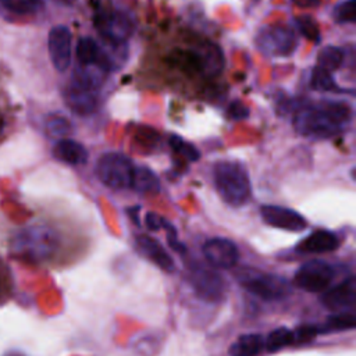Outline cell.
Wrapping results in <instances>:
<instances>
[{"label": "cell", "mask_w": 356, "mask_h": 356, "mask_svg": "<svg viewBox=\"0 0 356 356\" xmlns=\"http://www.w3.org/2000/svg\"><path fill=\"white\" fill-rule=\"evenodd\" d=\"M352 117L350 107L343 102H321L300 107L293 117L298 134L316 139H327L341 134Z\"/></svg>", "instance_id": "cell-1"}, {"label": "cell", "mask_w": 356, "mask_h": 356, "mask_svg": "<svg viewBox=\"0 0 356 356\" xmlns=\"http://www.w3.org/2000/svg\"><path fill=\"white\" fill-rule=\"evenodd\" d=\"M58 248L57 234L46 225H31L15 234L11 250L15 256L28 261H44Z\"/></svg>", "instance_id": "cell-2"}, {"label": "cell", "mask_w": 356, "mask_h": 356, "mask_svg": "<svg viewBox=\"0 0 356 356\" xmlns=\"http://www.w3.org/2000/svg\"><path fill=\"white\" fill-rule=\"evenodd\" d=\"M214 185L221 199L231 206H242L250 197V181L246 168L238 161H218L213 168Z\"/></svg>", "instance_id": "cell-3"}, {"label": "cell", "mask_w": 356, "mask_h": 356, "mask_svg": "<svg viewBox=\"0 0 356 356\" xmlns=\"http://www.w3.org/2000/svg\"><path fill=\"white\" fill-rule=\"evenodd\" d=\"M95 172L100 182L114 191L131 188L134 164L129 157L118 152H108L99 157Z\"/></svg>", "instance_id": "cell-4"}, {"label": "cell", "mask_w": 356, "mask_h": 356, "mask_svg": "<svg viewBox=\"0 0 356 356\" xmlns=\"http://www.w3.org/2000/svg\"><path fill=\"white\" fill-rule=\"evenodd\" d=\"M241 285L263 300H280L289 296L292 288L286 278L270 273H243Z\"/></svg>", "instance_id": "cell-5"}, {"label": "cell", "mask_w": 356, "mask_h": 356, "mask_svg": "<svg viewBox=\"0 0 356 356\" xmlns=\"http://www.w3.org/2000/svg\"><path fill=\"white\" fill-rule=\"evenodd\" d=\"M256 47L266 56L285 57L293 53L296 38L293 32L281 24L266 25L256 33Z\"/></svg>", "instance_id": "cell-6"}, {"label": "cell", "mask_w": 356, "mask_h": 356, "mask_svg": "<svg viewBox=\"0 0 356 356\" xmlns=\"http://www.w3.org/2000/svg\"><path fill=\"white\" fill-rule=\"evenodd\" d=\"M335 277L334 267L324 260H309L295 273L293 282L306 292H323Z\"/></svg>", "instance_id": "cell-7"}, {"label": "cell", "mask_w": 356, "mask_h": 356, "mask_svg": "<svg viewBox=\"0 0 356 356\" xmlns=\"http://www.w3.org/2000/svg\"><path fill=\"white\" fill-rule=\"evenodd\" d=\"M189 282L199 298L206 302H220L225 295V282L214 270L195 264L189 270Z\"/></svg>", "instance_id": "cell-8"}, {"label": "cell", "mask_w": 356, "mask_h": 356, "mask_svg": "<svg viewBox=\"0 0 356 356\" xmlns=\"http://www.w3.org/2000/svg\"><path fill=\"white\" fill-rule=\"evenodd\" d=\"M95 25L107 42L122 43L132 32V21L122 11H102Z\"/></svg>", "instance_id": "cell-9"}, {"label": "cell", "mask_w": 356, "mask_h": 356, "mask_svg": "<svg viewBox=\"0 0 356 356\" xmlns=\"http://www.w3.org/2000/svg\"><path fill=\"white\" fill-rule=\"evenodd\" d=\"M260 214L266 224L280 228V229H285V231H291V232H300L307 227L306 218L300 213H298L289 207L275 206V204H264L260 209Z\"/></svg>", "instance_id": "cell-10"}, {"label": "cell", "mask_w": 356, "mask_h": 356, "mask_svg": "<svg viewBox=\"0 0 356 356\" xmlns=\"http://www.w3.org/2000/svg\"><path fill=\"white\" fill-rule=\"evenodd\" d=\"M203 256L209 264L217 268H232L239 260L236 245L227 238H211L202 248Z\"/></svg>", "instance_id": "cell-11"}, {"label": "cell", "mask_w": 356, "mask_h": 356, "mask_svg": "<svg viewBox=\"0 0 356 356\" xmlns=\"http://www.w3.org/2000/svg\"><path fill=\"white\" fill-rule=\"evenodd\" d=\"M49 54L54 68L60 72L67 71L71 64V32L64 25H57L49 32Z\"/></svg>", "instance_id": "cell-12"}, {"label": "cell", "mask_w": 356, "mask_h": 356, "mask_svg": "<svg viewBox=\"0 0 356 356\" xmlns=\"http://www.w3.org/2000/svg\"><path fill=\"white\" fill-rule=\"evenodd\" d=\"M64 100L65 104L79 115L92 114L97 108V95L96 90L83 88L71 82L64 90Z\"/></svg>", "instance_id": "cell-13"}, {"label": "cell", "mask_w": 356, "mask_h": 356, "mask_svg": "<svg viewBox=\"0 0 356 356\" xmlns=\"http://www.w3.org/2000/svg\"><path fill=\"white\" fill-rule=\"evenodd\" d=\"M320 302L324 307L338 312L345 307H350L356 302V280L349 277L337 286L324 292L320 298Z\"/></svg>", "instance_id": "cell-14"}, {"label": "cell", "mask_w": 356, "mask_h": 356, "mask_svg": "<svg viewBox=\"0 0 356 356\" xmlns=\"http://www.w3.org/2000/svg\"><path fill=\"white\" fill-rule=\"evenodd\" d=\"M189 58L193 61L195 67L210 76L220 74L224 68L222 51L213 43L200 44L196 50L189 53Z\"/></svg>", "instance_id": "cell-15"}, {"label": "cell", "mask_w": 356, "mask_h": 356, "mask_svg": "<svg viewBox=\"0 0 356 356\" xmlns=\"http://www.w3.org/2000/svg\"><path fill=\"white\" fill-rule=\"evenodd\" d=\"M139 250L149 259L152 260L156 266H159L161 270L167 273H172L175 270V264L172 257L167 253V250L149 235H136L135 239Z\"/></svg>", "instance_id": "cell-16"}, {"label": "cell", "mask_w": 356, "mask_h": 356, "mask_svg": "<svg viewBox=\"0 0 356 356\" xmlns=\"http://www.w3.org/2000/svg\"><path fill=\"white\" fill-rule=\"evenodd\" d=\"M339 246L338 236L325 229H317L306 236L299 245L298 252L302 253H325L332 252Z\"/></svg>", "instance_id": "cell-17"}, {"label": "cell", "mask_w": 356, "mask_h": 356, "mask_svg": "<svg viewBox=\"0 0 356 356\" xmlns=\"http://www.w3.org/2000/svg\"><path fill=\"white\" fill-rule=\"evenodd\" d=\"M53 156L67 164L81 165L88 160V150L76 140L63 138L53 147Z\"/></svg>", "instance_id": "cell-18"}, {"label": "cell", "mask_w": 356, "mask_h": 356, "mask_svg": "<svg viewBox=\"0 0 356 356\" xmlns=\"http://www.w3.org/2000/svg\"><path fill=\"white\" fill-rule=\"evenodd\" d=\"M131 188L139 193L156 195L160 191V179L149 167L138 165L134 167Z\"/></svg>", "instance_id": "cell-19"}, {"label": "cell", "mask_w": 356, "mask_h": 356, "mask_svg": "<svg viewBox=\"0 0 356 356\" xmlns=\"http://www.w3.org/2000/svg\"><path fill=\"white\" fill-rule=\"evenodd\" d=\"M264 345L260 334H243L228 349L229 356H257Z\"/></svg>", "instance_id": "cell-20"}, {"label": "cell", "mask_w": 356, "mask_h": 356, "mask_svg": "<svg viewBox=\"0 0 356 356\" xmlns=\"http://www.w3.org/2000/svg\"><path fill=\"white\" fill-rule=\"evenodd\" d=\"M356 325V317L355 313L349 312H341L337 314L330 316L323 324L316 325L318 334H330V332H338V331H346L353 330Z\"/></svg>", "instance_id": "cell-21"}, {"label": "cell", "mask_w": 356, "mask_h": 356, "mask_svg": "<svg viewBox=\"0 0 356 356\" xmlns=\"http://www.w3.org/2000/svg\"><path fill=\"white\" fill-rule=\"evenodd\" d=\"M343 61V51L337 46H324L317 56V67L332 72L341 67Z\"/></svg>", "instance_id": "cell-22"}, {"label": "cell", "mask_w": 356, "mask_h": 356, "mask_svg": "<svg viewBox=\"0 0 356 356\" xmlns=\"http://www.w3.org/2000/svg\"><path fill=\"white\" fill-rule=\"evenodd\" d=\"M76 58L81 65L97 64L100 47L92 38H81L76 43Z\"/></svg>", "instance_id": "cell-23"}, {"label": "cell", "mask_w": 356, "mask_h": 356, "mask_svg": "<svg viewBox=\"0 0 356 356\" xmlns=\"http://www.w3.org/2000/svg\"><path fill=\"white\" fill-rule=\"evenodd\" d=\"M291 343H293V332L289 331L285 327H280V328L273 330L264 341L266 349L271 353L277 352V350H280V349H282V348H285Z\"/></svg>", "instance_id": "cell-24"}, {"label": "cell", "mask_w": 356, "mask_h": 356, "mask_svg": "<svg viewBox=\"0 0 356 356\" xmlns=\"http://www.w3.org/2000/svg\"><path fill=\"white\" fill-rule=\"evenodd\" d=\"M46 131L50 136L64 138L72 131V125L65 117L53 114V115H49L46 120Z\"/></svg>", "instance_id": "cell-25"}, {"label": "cell", "mask_w": 356, "mask_h": 356, "mask_svg": "<svg viewBox=\"0 0 356 356\" xmlns=\"http://www.w3.org/2000/svg\"><path fill=\"white\" fill-rule=\"evenodd\" d=\"M170 146L172 147V150L178 154H181L184 159L189 160V161H196L200 157L199 150L192 145L185 142L181 136L178 135H171L170 136Z\"/></svg>", "instance_id": "cell-26"}, {"label": "cell", "mask_w": 356, "mask_h": 356, "mask_svg": "<svg viewBox=\"0 0 356 356\" xmlns=\"http://www.w3.org/2000/svg\"><path fill=\"white\" fill-rule=\"evenodd\" d=\"M332 17L339 24H353L356 19V0H343L332 10Z\"/></svg>", "instance_id": "cell-27"}, {"label": "cell", "mask_w": 356, "mask_h": 356, "mask_svg": "<svg viewBox=\"0 0 356 356\" xmlns=\"http://www.w3.org/2000/svg\"><path fill=\"white\" fill-rule=\"evenodd\" d=\"M310 86L314 90H334L337 88L334 79L331 78V74L320 67H316L312 71V76H310Z\"/></svg>", "instance_id": "cell-28"}, {"label": "cell", "mask_w": 356, "mask_h": 356, "mask_svg": "<svg viewBox=\"0 0 356 356\" xmlns=\"http://www.w3.org/2000/svg\"><path fill=\"white\" fill-rule=\"evenodd\" d=\"M1 6L15 14H31L36 11L40 0H0Z\"/></svg>", "instance_id": "cell-29"}, {"label": "cell", "mask_w": 356, "mask_h": 356, "mask_svg": "<svg viewBox=\"0 0 356 356\" xmlns=\"http://www.w3.org/2000/svg\"><path fill=\"white\" fill-rule=\"evenodd\" d=\"M296 25H298L299 31L302 32V35L305 38H307L309 40H313V42H318L320 31H318V26H317L316 21L310 15L298 17L296 18Z\"/></svg>", "instance_id": "cell-30"}, {"label": "cell", "mask_w": 356, "mask_h": 356, "mask_svg": "<svg viewBox=\"0 0 356 356\" xmlns=\"http://www.w3.org/2000/svg\"><path fill=\"white\" fill-rule=\"evenodd\" d=\"M316 335H318L317 332V327L316 325H302L299 327L295 332H293V343H305V342H310L316 338Z\"/></svg>", "instance_id": "cell-31"}, {"label": "cell", "mask_w": 356, "mask_h": 356, "mask_svg": "<svg viewBox=\"0 0 356 356\" xmlns=\"http://www.w3.org/2000/svg\"><path fill=\"white\" fill-rule=\"evenodd\" d=\"M228 115L232 120H245L249 115V108L239 100H235L228 107Z\"/></svg>", "instance_id": "cell-32"}, {"label": "cell", "mask_w": 356, "mask_h": 356, "mask_svg": "<svg viewBox=\"0 0 356 356\" xmlns=\"http://www.w3.org/2000/svg\"><path fill=\"white\" fill-rule=\"evenodd\" d=\"M145 224H146V227H147L149 229H152V231H159V229L163 228L164 218H163L161 216L153 213V211H149V213H146V216H145Z\"/></svg>", "instance_id": "cell-33"}, {"label": "cell", "mask_w": 356, "mask_h": 356, "mask_svg": "<svg viewBox=\"0 0 356 356\" xmlns=\"http://www.w3.org/2000/svg\"><path fill=\"white\" fill-rule=\"evenodd\" d=\"M296 6L303 7V8H312V7H317L321 0H292Z\"/></svg>", "instance_id": "cell-34"}, {"label": "cell", "mask_w": 356, "mask_h": 356, "mask_svg": "<svg viewBox=\"0 0 356 356\" xmlns=\"http://www.w3.org/2000/svg\"><path fill=\"white\" fill-rule=\"evenodd\" d=\"M138 210H139V207H138V206L131 207V209H128V210H127V211H128V214H129V217H131V220H132L136 225H139V220H138Z\"/></svg>", "instance_id": "cell-35"}, {"label": "cell", "mask_w": 356, "mask_h": 356, "mask_svg": "<svg viewBox=\"0 0 356 356\" xmlns=\"http://www.w3.org/2000/svg\"><path fill=\"white\" fill-rule=\"evenodd\" d=\"M56 1H58V3H61L64 6H71V4L75 3V0H56Z\"/></svg>", "instance_id": "cell-36"}, {"label": "cell", "mask_w": 356, "mask_h": 356, "mask_svg": "<svg viewBox=\"0 0 356 356\" xmlns=\"http://www.w3.org/2000/svg\"><path fill=\"white\" fill-rule=\"evenodd\" d=\"M3 125H4V124H3V121H1V120H0V131H1V129H3Z\"/></svg>", "instance_id": "cell-37"}, {"label": "cell", "mask_w": 356, "mask_h": 356, "mask_svg": "<svg viewBox=\"0 0 356 356\" xmlns=\"http://www.w3.org/2000/svg\"><path fill=\"white\" fill-rule=\"evenodd\" d=\"M7 356H21V355H18V353H11V355H7Z\"/></svg>", "instance_id": "cell-38"}, {"label": "cell", "mask_w": 356, "mask_h": 356, "mask_svg": "<svg viewBox=\"0 0 356 356\" xmlns=\"http://www.w3.org/2000/svg\"><path fill=\"white\" fill-rule=\"evenodd\" d=\"M0 293H1V282H0Z\"/></svg>", "instance_id": "cell-39"}, {"label": "cell", "mask_w": 356, "mask_h": 356, "mask_svg": "<svg viewBox=\"0 0 356 356\" xmlns=\"http://www.w3.org/2000/svg\"><path fill=\"white\" fill-rule=\"evenodd\" d=\"M40 1H42V0H40Z\"/></svg>", "instance_id": "cell-40"}]
</instances>
